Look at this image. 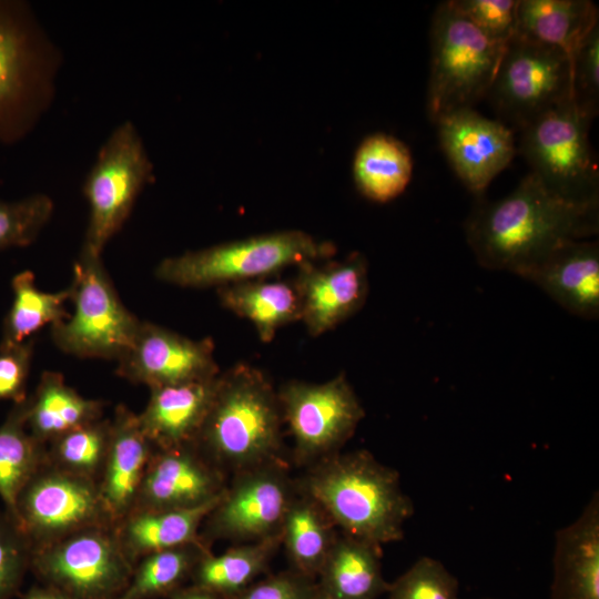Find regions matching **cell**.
Instances as JSON below:
<instances>
[{"label": "cell", "mask_w": 599, "mask_h": 599, "mask_svg": "<svg viewBox=\"0 0 599 599\" xmlns=\"http://www.w3.org/2000/svg\"><path fill=\"white\" fill-rule=\"evenodd\" d=\"M599 204L568 202L528 173L507 196L478 199L464 233L477 263L524 277L559 245L598 234Z\"/></svg>", "instance_id": "cell-1"}, {"label": "cell", "mask_w": 599, "mask_h": 599, "mask_svg": "<svg viewBox=\"0 0 599 599\" xmlns=\"http://www.w3.org/2000/svg\"><path fill=\"white\" fill-rule=\"evenodd\" d=\"M297 483L342 534L380 547L403 539L404 524L414 514L398 471L365 449L324 458L306 467Z\"/></svg>", "instance_id": "cell-2"}, {"label": "cell", "mask_w": 599, "mask_h": 599, "mask_svg": "<svg viewBox=\"0 0 599 599\" xmlns=\"http://www.w3.org/2000/svg\"><path fill=\"white\" fill-rule=\"evenodd\" d=\"M283 426L277 389L261 369L238 363L220 373L194 444L232 476L283 459Z\"/></svg>", "instance_id": "cell-3"}, {"label": "cell", "mask_w": 599, "mask_h": 599, "mask_svg": "<svg viewBox=\"0 0 599 599\" xmlns=\"http://www.w3.org/2000/svg\"><path fill=\"white\" fill-rule=\"evenodd\" d=\"M335 253L332 243L287 230L216 244L164 258L155 276L181 287L204 288L271 277L305 262H319Z\"/></svg>", "instance_id": "cell-4"}, {"label": "cell", "mask_w": 599, "mask_h": 599, "mask_svg": "<svg viewBox=\"0 0 599 599\" xmlns=\"http://www.w3.org/2000/svg\"><path fill=\"white\" fill-rule=\"evenodd\" d=\"M506 45L487 38L449 1L438 4L430 28L429 119L436 122L485 99Z\"/></svg>", "instance_id": "cell-5"}, {"label": "cell", "mask_w": 599, "mask_h": 599, "mask_svg": "<svg viewBox=\"0 0 599 599\" xmlns=\"http://www.w3.org/2000/svg\"><path fill=\"white\" fill-rule=\"evenodd\" d=\"M596 116L571 98L520 130L518 151L540 183L576 204H599V170L589 140Z\"/></svg>", "instance_id": "cell-6"}, {"label": "cell", "mask_w": 599, "mask_h": 599, "mask_svg": "<svg viewBox=\"0 0 599 599\" xmlns=\"http://www.w3.org/2000/svg\"><path fill=\"white\" fill-rule=\"evenodd\" d=\"M69 288L73 312L51 326L53 343L81 358L120 359L134 342L141 321L121 302L101 254L82 246Z\"/></svg>", "instance_id": "cell-7"}, {"label": "cell", "mask_w": 599, "mask_h": 599, "mask_svg": "<svg viewBox=\"0 0 599 599\" xmlns=\"http://www.w3.org/2000/svg\"><path fill=\"white\" fill-rule=\"evenodd\" d=\"M133 569L114 526L74 531L34 550L30 564V570L41 583L72 599H118Z\"/></svg>", "instance_id": "cell-8"}, {"label": "cell", "mask_w": 599, "mask_h": 599, "mask_svg": "<svg viewBox=\"0 0 599 599\" xmlns=\"http://www.w3.org/2000/svg\"><path fill=\"white\" fill-rule=\"evenodd\" d=\"M226 488L205 517L201 540L211 548L217 540L233 545L280 538L283 520L297 488L284 459L230 476Z\"/></svg>", "instance_id": "cell-9"}, {"label": "cell", "mask_w": 599, "mask_h": 599, "mask_svg": "<svg viewBox=\"0 0 599 599\" xmlns=\"http://www.w3.org/2000/svg\"><path fill=\"white\" fill-rule=\"evenodd\" d=\"M486 98L500 122L520 131L572 98L570 57L560 49L515 34L506 45Z\"/></svg>", "instance_id": "cell-10"}, {"label": "cell", "mask_w": 599, "mask_h": 599, "mask_svg": "<svg viewBox=\"0 0 599 599\" xmlns=\"http://www.w3.org/2000/svg\"><path fill=\"white\" fill-rule=\"evenodd\" d=\"M283 424L293 438V457L308 467L342 451L365 417L344 373L314 384L288 380L277 389Z\"/></svg>", "instance_id": "cell-11"}, {"label": "cell", "mask_w": 599, "mask_h": 599, "mask_svg": "<svg viewBox=\"0 0 599 599\" xmlns=\"http://www.w3.org/2000/svg\"><path fill=\"white\" fill-rule=\"evenodd\" d=\"M152 163L135 126L125 121L104 142L89 172L83 193L89 223L83 245L102 254L108 241L128 219Z\"/></svg>", "instance_id": "cell-12"}, {"label": "cell", "mask_w": 599, "mask_h": 599, "mask_svg": "<svg viewBox=\"0 0 599 599\" xmlns=\"http://www.w3.org/2000/svg\"><path fill=\"white\" fill-rule=\"evenodd\" d=\"M43 41L24 4L0 0V141L32 125L48 87Z\"/></svg>", "instance_id": "cell-13"}, {"label": "cell", "mask_w": 599, "mask_h": 599, "mask_svg": "<svg viewBox=\"0 0 599 599\" xmlns=\"http://www.w3.org/2000/svg\"><path fill=\"white\" fill-rule=\"evenodd\" d=\"M13 519L32 552L83 528L114 526L95 481L47 461L19 493Z\"/></svg>", "instance_id": "cell-14"}, {"label": "cell", "mask_w": 599, "mask_h": 599, "mask_svg": "<svg viewBox=\"0 0 599 599\" xmlns=\"http://www.w3.org/2000/svg\"><path fill=\"white\" fill-rule=\"evenodd\" d=\"M116 362L120 377L150 389L205 380L221 373L210 337L192 339L149 322H141L131 347Z\"/></svg>", "instance_id": "cell-15"}, {"label": "cell", "mask_w": 599, "mask_h": 599, "mask_svg": "<svg viewBox=\"0 0 599 599\" xmlns=\"http://www.w3.org/2000/svg\"><path fill=\"white\" fill-rule=\"evenodd\" d=\"M440 146L466 189L478 199L517 153L512 130L474 109H460L436 122Z\"/></svg>", "instance_id": "cell-16"}, {"label": "cell", "mask_w": 599, "mask_h": 599, "mask_svg": "<svg viewBox=\"0 0 599 599\" xmlns=\"http://www.w3.org/2000/svg\"><path fill=\"white\" fill-rule=\"evenodd\" d=\"M227 483L229 476L194 443L155 448L133 511L197 508L219 499Z\"/></svg>", "instance_id": "cell-17"}, {"label": "cell", "mask_w": 599, "mask_h": 599, "mask_svg": "<svg viewBox=\"0 0 599 599\" xmlns=\"http://www.w3.org/2000/svg\"><path fill=\"white\" fill-rule=\"evenodd\" d=\"M305 262L293 278L301 298V322L319 336L356 314L368 295V264L361 253L327 264Z\"/></svg>", "instance_id": "cell-18"}, {"label": "cell", "mask_w": 599, "mask_h": 599, "mask_svg": "<svg viewBox=\"0 0 599 599\" xmlns=\"http://www.w3.org/2000/svg\"><path fill=\"white\" fill-rule=\"evenodd\" d=\"M111 419L110 445L98 480L105 510L114 526L133 511L154 445L140 427L138 414L119 404Z\"/></svg>", "instance_id": "cell-19"}, {"label": "cell", "mask_w": 599, "mask_h": 599, "mask_svg": "<svg viewBox=\"0 0 599 599\" xmlns=\"http://www.w3.org/2000/svg\"><path fill=\"white\" fill-rule=\"evenodd\" d=\"M522 278L535 284L571 315L598 318V241H568L550 252Z\"/></svg>", "instance_id": "cell-20"}, {"label": "cell", "mask_w": 599, "mask_h": 599, "mask_svg": "<svg viewBox=\"0 0 599 599\" xmlns=\"http://www.w3.org/2000/svg\"><path fill=\"white\" fill-rule=\"evenodd\" d=\"M219 375L150 389L149 402L138 414V420L155 448L195 443L214 397Z\"/></svg>", "instance_id": "cell-21"}, {"label": "cell", "mask_w": 599, "mask_h": 599, "mask_svg": "<svg viewBox=\"0 0 599 599\" xmlns=\"http://www.w3.org/2000/svg\"><path fill=\"white\" fill-rule=\"evenodd\" d=\"M550 599H599V496L556 532Z\"/></svg>", "instance_id": "cell-22"}, {"label": "cell", "mask_w": 599, "mask_h": 599, "mask_svg": "<svg viewBox=\"0 0 599 599\" xmlns=\"http://www.w3.org/2000/svg\"><path fill=\"white\" fill-rule=\"evenodd\" d=\"M382 555L380 546L339 531L317 575L318 588L331 599H377L389 588Z\"/></svg>", "instance_id": "cell-23"}, {"label": "cell", "mask_w": 599, "mask_h": 599, "mask_svg": "<svg viewBox=\"0 0 599 599\" xmlns=\"http://www.w3.org/2000/svg\"><path fill=\"white\" fill-rule=\"evenodd\" d=\"M27 428L40 443L48 445L61 435L99 420L104 402L80 395L60 373L47 370L35 390L27 397Z\"/></svg>", "instance_id": "cell-24"}, {"label": "cell", "mask_w": 599, "mask_h": 599, "mask_svg": "<svg viewBox=\"0 0 599 599\" xmlns=\"http://www.w3.org/2000/svg\"><path fill=\"white\" fill-rule=\"evenodd\" d=\"M219 499L192 509L132 511L115 526L124 554L135 565L149 554L200 541L201 526Z\"/></svg>", "instance_id": "cell-25"}, {"label": "cell", "mask_w": 599, "mask_h": 599, "mask_svg": "<svg viewBox=\"0 0 599 599\" xmlns=\"http://www.w3.org/2000/svg\"><path fill=\"white\" fill-rule=\"evenodd\" d=\"M216 292L221 305L248 319L263 343H270L281 327L301 321V298L293 280L256 278Z\"/></svg>", "instance_id": "cell-26"}, {"label": "cell", "mask_w": 599, "mask_h": 599, "mask_svg": "<svg viewBox=\"0 0 599 599\" xmlns=\"http://www.w3.org/2000/svg\"><path fill=\"white\" fill-rule=\"evenodd\" d=\"M598 19L589 0H518L516 34L571 57Z\"/></svg>", "instance_id": "cell-27"}, {"label": "cell", "mask_w": 599, "mask_h": 599, "mask_svg": "<svg viewBox=\"0 0 599 599\" xmlns=\"http://www.w3.org/2000/svg\"><path fill=\"white\" fill-rule=\"evenodd\" d=\"M338 534L324 508L297 483L281 530L291 569L316 580Z\"/></svg>", "instance_id": "cell-28"}, {"label": "cell", "mask_w": 599, "mask_h": 599, "mask_svg": "<svg viewBox=\"0 0 599 599\" xmlns=\"http://www.w3.org/2000/svg\"><path fill=\"white\" fill-rule=\"evenodd\" d=\"M413 159L400 140L385 133L366 136L353 161V176L359 192L370 201L385 203L399 196L410 182Z\"/></svg>", "instance_id": "cell-29"}, {"label": "cell", "mask_w": 599, "mask_h": 599, "mask_svg": "<svg viewBox=\"0 0 599 599\" xmlns=\"http://www.w3.org/2000/svg\"><path fill=\"white\" fill-rule=\"evenodd\" d=\"M280 547L281 539L274 538L234 545L220 555L210 550L194 568L191 585L230 599L266 573Z\"/></svg>", "instance_id": "cell-30"}, {"label": "cell", "mask_w": 599, "mask_h": 599, "mask_svg": "<svg viewBox=\"0 0 599 599\" xmlns=\"http://www.w3.org/2000/svg\"><path fill=\"white\" fill-rule=\"evenodd\" d=\"M27 397L14 404L0 425V498L12 518L19 493L47 456V445L37 440L27 428Z\"/></svg>", "instance_id": "cell-31"}, {"label": "cell", "mask_w": 599, "mask_h": 599, "mask_svg": "<svg viewBox=\"0 0 599 599\" xmlns=\"http://www.w3.org/2000/svg\"><path fill=\"white\" fill-rule=\"evenodd\" d=\"M210 550L200 540L142 557L134 565L129 585L118 599L169 598L190 581L197 562Z\"/></svg>", "instance_id": "cell-32"}, {"label": "cell", "mask_w": 599, "mask_h": 599, "mask_svg": "<svg viewBox=\"0 0 599 599\" xmlns=\"http://www.w3.org/2000/svg\"><path fill=\"white\" fill-rule=\"evenodd\" d=\"M34 281L31 271H23L13 277V303L3 321L0 348L19 345L44 325L53 326L70 315L65 309V302L70 301L69 286L60 292L47 293L39 290Z\"/></svg>", "instance_id": "cell-33"}, {"label": "cell", "mask_w": 599, "mask_h": 599, "mask_svg": "<svg viewBox=\"0 0 599 599\" xmlns=\"http://www.w3.org/2000/svg\"><path fill=\"white\" fill-rule=\"evenodd\" d=\"M111 419L101 418L74 428L47 445L45 461L98 484L106 458Z\"/></svg>", "instance_id": "cell-34"}, {"label": "cell", "mask_w": 599, "mask_h": 599, "mask_svg": "<svg viewBox=\"0 0 599 599\" xmlns=\"http://www.w3.org/2000/svg\"><path fill=\"white\" fill-rule=\"evenodd\" d=\"M53 202L45 194L17 201L0 200V252L30 245L49 222Z\"/></svg>", "instance_id": "cell-35"}, {"label": "cell", "mask_w": 599, "mask_h": 599, "mask_svg": "<svg viewBox=\"0 0 599 599\" xmlns=\"http://www.w3.org/2000/svg\"><path fill=\"white\" fill-rule=\"evenodd\" d=\"M389 599H458V581L433 558L422 557L389 583Z\"/></svg>", "instance_id": "cell-36"}, {"label": "cell", "mask_w": 599, "mask_h": 599, "mask_svg": "<svg viewBox=\"0 0 599 599\" xmlns=\"http://www.w3.org/2000/svg\"><path fill=\"white\" fill-rule=\"evenodd\" d=\"M32 547L12 516L0 510V599H11L30 570Z\"/></svg>", "instance_id": "cell-37"}, {"label": "cell", "mask_w": 599, "mask_h": 599, "mask_svg": "<svg viewBox=\"0 0 599 599\" xmlns=\"http://www.w3.org/2000/svg\"><path fill=\"white\" fill-rule=\"evenodd\" d=\"M490 40L507 44L517 32L518 0H449Z\"/></svg>", "instance_id": "cell-38"}, {"label": "cell", "mask_w": 599, "mask_h": 599, "mask_svg": "<svg viewBox=\"0 0 599 599\" xmlns=\"http://www.w3.org/2000/svg\"><path fill=\"white\" fill-rule=\"evenodd\" d=\"M570 60L572 99L596 116L599 105V23L581 40Z\"/></svg>", "instance_id": "cell-39"}, {"label": "cell", "mask_w": 599, "mask_h": 599, "mask_svg": "<svg viewBox=\"0 0 599 599\" xmlns=\"http://www.w3.org/2000/svg\"><path fill=\"white\" fill-rule=\"evenodd\" d=\"M317 581L293 569L257 579L230 599H311Z\"/></svg>", "instance_id": "cell-40"}, {"label": "cell", "mask_w": 599, "mask_h": 599, "mask_svg": "<svg viewBox=\"0 0 599 599\" xmlns=\"http://www.w3.org/2000/svg\"><path fill=\"white\" fill-rule=\"evenodd\" d=\"M33 355V339L19 345L0 348V400L26 399L27 380Z\"/></svg>", "instance_id": "cell-41"}, {"label": "cell", "mask_w": 599, "mask_h": 599, "mask_svg": "<svg viewBox=\"0 0 599 599\" xmlns=\"http://www.w3.org/2000/svg\"><path fill=\"white\" fill-rule=\"evenodd\" d=\"M169 599H226L207 589L190 585L174 591Z\"/></svg>", "instance_id": "cell-42"}, {"label": "cell", "mask_w": 599, "mask_h": 599, "mask_svg": "<svg viewBox=\"0 0 599 599\" xmlns=\"http://www.w3.org/2000/svg\"><path fill=\"white\" fill-rule=\"evenodd\" d=\"M21 599H72L57 588L41 583L30 588Z\"/></svg>", "instance_id": "cell-43"}, {"label": "cell", "mask_w": 599, "mask_h": 599, "mask_svg": "<svg viewBox=\"0 0 599 599\" xmlns=\"http://www.w3.org/2000/svg\"><path fill=\"white\" fill-rule=\"evenodd\" d=\"M311 599H331V598H328L325 593L321 591L319 588H317V591Z\"/></svg>", "instance_id": "cell-44"}, {"label": "cell", "mask_w": 599, "mask_h": 599, "mask_svg": "<svg viewBox=\"0 0 599 599\" xmlns=\"http://www.w3.org/2000/svg\"><path fill=\"white\" fill-rule=\"evenodd\" d=\"M483 599H494V598H483Z\"/></svg>", "instance_id": "cell-45"}]
</instances>
